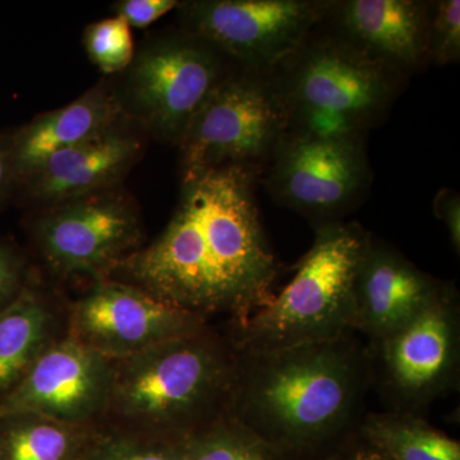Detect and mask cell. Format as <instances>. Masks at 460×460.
Instances as JSON below:
<instances>
[{
    "label": "cell",
    "instance_id": "5bb4252c",
    "mask_svg": "<svg viewBox=\"0 0 460 460\" xmlns=\"http://www.w3.org/2000/svg\"><path fill=\"white\" fill-rule=\"evenodd\" d=\"M432 2L330 0L321 23L354 50L408 77L429 63Z\"/></svg>",
    "mask_w": 460,
    "mask_h": 460
},
{
    "label": "cell",
    "instance_id": "2e32d148",
    "mask_svg": "<svg viewBox=\"0 0 460 460\" xmlns=\"http://www.w3.org/2000/svg\"><path fill=\"white\" fill-rule=\"evenodd\" d=\"M445 287L371 235L354 284L353 332L370 341L390 337L428 310Z\"/></svg>",
    "mask_w": 460,
    "mask_h": 460
},
{
    "label": "cell",
    "instance_id": "603a6c76",
    "mask_svg": "<svg viewBox=\"0 0 460 460\" xmlns=\"http://www.w3.org/2000/svg\"><path fill=\"white\" fill-rule=\"evenodd\" d=\"M84 460H181V441L160 440L100 426L98 438Z\"/></svg>",
    "mask_w": 460,
    "mask_h": 460
},
{
    "label": "cell",
    "instance_id": "ba28073f",
    "mask_svg": "<svg viewBox=\"0 0 460 460\" xmlns=\"http://www.w3.org/2000/svg\"><path fill=\"white\" fill-rule=\"evenodd\" d=\"M459 305L447 284L440 296L394 334L370 341V384L389 402V411L419 414L458 384Z\"/></svg>",
    "mask_w": 460,
    "mask_h": 460
},
{
    "label": "cell",
    "instance_id": "d6986e66",
    "mask_svg": "<svg viewBox=\"0 0 460 460\" xmlns=\"http://www.w3.org/2000/svg\"><path fill=\"white\" fill-rule=\"evenodd\" d=\"M98 423H72L33 413L0 417V460H84Z\"/></svg>",
    "mask_w": 460,
    "mask_h": 460
},
{
    "label": "cell",
    "instance_id": "6da1fadb",
    "mask_svg": "<svg viewBox=\"0 0 460 460\" xmlns=\"http://www.w3.org/2000/svg\"><path fill=\"white\" fill-rule=\"evenodd\" d=\"M260 169L223 166L181 181L180 201L159 237L109 278L208 321L233 323L268 305L279 266L269 246L255 184Z\"/></svg>",
    "mask_w": 460,
    "mask_h": 460
},
{
    "label": "cell",
    "instance_id": "44dd1931",
    "mask_svg": "<svg viewBox=\"0 0 460 460\" xmlns=\"http://www.w3.org/2000/svg\"><path fill=\"white\" fill-rule=\"evenodd\" d=\"M181 460H286L261 436L226 414L181 441Z\"/></svg>",
    "mask_w": 460,
    "mask_h": 460
},
{
    "label": "cell",
    "instance_id": "30bf717a",
    "mask_svg": "<svg viewBox=\"0 0 460 460\" xmlns=\"http://www.w3.org/2000/svg\"><path fill=\"white\" fill-rule=\"evenodd\" d=\"M330 0H190L181 29L210 44L238 69L268 72L325 16Z\"/></svg>",
    "mask_w": 460,
    "mask_h": 460
},
{
    "label": "cell",
    "instance_id": "e0dca14e",
    "mask_svg": "<svg viewBox=\"0 0 460 460\" xmlns=\"http://www.w3.org/2000/svg\"><path fill=\"white\" fill-rule=\"evenodd\" d=\"M126 120L131 119L124 111L117 86L102 81L71 104L36 115L12 129L16 186L51 154L91 140Z\"/></svg>",
    "mask_w": 460,
    "mask_h": 460
},
{
    "label": "cell",
    "instance_id": "5b68a950",
    "mask_svg": "<svg viewBox=\"0 0 460 460\" xmlns=\"http://www.w3.org/2000/svg\"><path fill=\"white\" fill-rule=\"evenodd\" d=\"M371 234L357 223L316 228L313 246L279 295L233 323L241 352L280 349L353 334L354 284Z\"/></svg>",
    "mask_w": 460,
    "mask_h": 460
},
{
    "label": "cell",
    "instance_id": "277c9868",
    "mask_svg": "<svg viewBox=\"0 0 460 460\" xmlns=\"http://www.w3.org/2000/svg\"><path fill=\"white\" fill-rule=\"evenodd\" d=\"M268 74L286 113L287 135L308 137L366 140L405 84L321 22Z\"/></svg>",
    "mask_w": 460,
    "mask_h": 460
},
{
    "label": "cell",
    "instance_id": "f1b7e54d",
    "mask_svg": "<svg viewBox=\"0 0 460 460\" xmlns=\"http://www.w3.org/2000/svg\"><path fill=\"white\" fill-rule=\"evenodd\" d=\"M317 460H387L378 450L357 434L354 441L341 444L335 452Z\"/></svg>",
    "mask_w": 460,
    "mask_h": 460
},
{
    "label": "cell",
    "instance_id": "8992f818",
    "mask_svg": "<svg viewBox=\"0 0 460 460\" xmlns=\"http://www.w3.org/2000/svg\"><path fill=\"white\" fill-rule=\"evenodd\" d=\"M237 69L210 44L180 29L142 45L115 86L127 117L141 131L180 146L215 90Z\"/></svg>",
    "mask_w": 460,
    "mask_h": 460
},
{
    "label": "cell",
    "instance_id": "7a4b0ae2",
    "mask_svg": "<svg viewBox=\"0 0 460 460\" xmlns=\"http://www.w3.org/2000/svg\"><path fill=\"white\" fill-rule=\"evenodd\" d=\"M237 352L229 414L284 459L317 452L357 429L370 367L367 348L352 335Z\"/></svg>",
    "mask_w": 460,
    "mask_h": 460
},
{
    "label": "cell",
    "instance_id": "83f0119b",
    "mask_svg": "<svg viewBox=\"0 0 460 460\" xmlns=\"http://www.w3.org/2000/svg\"><path fill=\"white\" fill-rule=\"evenodd\" d=\"M16 192L13 160H12V129L0 132V211Z\"/></svg>",
    "mask_w": 460,
    "mask_h": 460
},
{
    "label": "cell",
    "instance_id": "7402d4cb",
    "mask_svg": "<svg viewBox=\"0 0 460 460\" xmlns=\"http://www.w3.org/2000/svg\"><path fill=\"white\" fill-rule=\"evenodd\" d=\"M84 45L91 62L105 75H122L136 54L131 27L118 16L87 26Z\"/></svg>",
    "mask_w": 460,
    "mask_h": 460
},
{
    "label": "cell",
    "instance_id": "7c38bea8",
    "mask_svg": "<svg viewBox=\"0 0 460 460\" xmlns=\"http://www.w3.org/2000/svg\"><path fill=\"white\" fill-rule=\"evenodd\" d=\"M66 323V335L117 362L208 323L141 288L104 278L71 305Z\"/></svg>",
    "mask_w": 460,
    "mask_h": 460
},
{
    "label": "cell",
    "instance_id": "9a60e30c",
    "mask_svg": "<svg viewBox=\"0 0 460 460\" xmlns=\"http://www.w3.org/2000/svg\"><path fill=\"white\" fill-rule=\"evenodd\" d=\"M128 122L65 150L57 151L18 181L16 190L40 208L117 189L144 153L140 129Z\"/></svg>",
    "mask_w": 460,
    "mask_h": 460
},
{
    "label": "cell",
    "instance_id": "8fae6325",
    "mask_svg": "<svg viewBox=\"0 0 460 460\" xmlns=\"http://www.w3.org/2000/svg\"><path fill=\"white\" fill-rule=\"evenodd\" d=\"M32 235L54 274L98 280L141 247L142 226L135 202L111 189L44 208Z\"/></svg>",
    "mask_w": 460,
    "mask_h": 460
},
{
    "label": "cell",
    "instance_id": "484cf974",
    "mask_svg": "<svg viewBox=\"0 0 460 460\" xmlns=\"http://www.w3.org/2000/svg\"><path fill=\"white\" fill-rule=\"evenodd\" d=\"M177 0H120L114 3V16L123 18L127 25L145 29L177 8Z\"/></svg>",
    "mask_w": 460,
    "mask_h": 460
},
{
    "label": "cell",
    "instance_id": "cb8c5ba5",
    "mask_svg": "<svg viewBox=\"0 0 460 460\" xmlns=\"http://www.w3.org/2000/svg\"><path fill=\"white\" fill-rule=\"evenodd\" d=\"M460 59V2H432L429 27V63L456 65Z\"/></svg>",
    "mask_w": 460,
    "mask_h": 460
},
{
    "label": "cell",
    "instance_id": "ffe728a7",
    "mask_svg": "<svg viewBox=\"0 0 460 460\" xmlns=\"http://www.w3.org/2000/svg\"><path fill=\"white\" fill-rule=\"evenodd\" d=\"M357 434L387 460H460V444L419 414L386 411L363 417Z\"/></svg>",
    "mask_w": 460,
    "mask_h": 460
},
{
    "label": "cell",
    "instance_id": "ac0fdd59",
    "mask_svg": "<svg viewBox=\"0 0 460 460\" xmlns=\"http://www.w3.org/2000/svg\"><path fill=\"white\" fill-rule=\"evenodd\" d=\"M60 328L56 305L31 283L0 310V399L23 380L51 345L65 337Z\"/></svg>",
    "mask_w": 460,
    "mask_h": 460
},
{
    "label": "cell",
    "instance_id": "d4e9b609",
    "mask_svg": "<svg viewBox=\"0 0 460 460\" xmlns=\"http://www.w3.org/2000/svg\"><path fill=\"white\" fill-rule=\"evenodd\" d=\"M29 283V269L22 251L0 238V310L11 305Z\"/></svg>",
    "mask_w": 460,
    "mask_h": 460
},
{
    "label": "cell",
    "instance_id": "4316f807",
    "mask_svg": "<svg viewBox=\"0 0 460 460\" xmlns=\"http://www.w3.org/2000/svg\"><path fill=\"white\" fill-rule=\"evenodd\" d=\"M436 217L441 220L449 232L454 251H460V199L458 192L443 190L438 193L434 201Z\"/></svg>",
    "mask_w": 460,
    "mask_h": 460
},
{
    "label": "cell",
    "instance_id": "52a82bcc",
    "mask_svg": "<svg viewBox=\"0 0 460 460\" xmlns=\"http://www.w3.org/2000/svg\"><path fill=\"white\" fill-rule=\"evenodd\" d=\"M287 135L268 72L237 69L195 118L180 144L181 181L223 166L262 169Z\"/></svg>",
    "mask_w": 460,
    "mask_h": 460
},
{
    "label": "cell",
    "instance_id": "4fadbf2b",
    "mask_svg": "<svg viewBox=\"0 0 460 460\" xmlns=\"http://www.w3.org/2000/svg\"><path fill=\"white\" fill-rule=\"evenodd\" d=\"M114 371V361L65 335L0 399V417L33 413L99 425L111 398Z\"/></svg>",
    "mask_w": 460,
    "mask_h": 460
},
{
    "label": "cell",
    "instance_id": "9c48e42d",
    "mask_svg": "<svg viewBox=\"0 0 460 460\" xmlns=\"http://www.w3.org/2000/svg\"><path fill=\"white\" fill-rule=\"evenodd\" d=\"M265 187L278 205L314 228L341 223L372 186L366 140L286 135L269 160Z\"/></svg>",
    "mask_w": 460,
    "mask_h": 460
},
{
    "label": "cell",
    "instance_id": "3957f363",
    "mask_svg": "<svg viewBox=\"0 0 460 460\" xmlns=\"http://www.w3.org/2000/svg\"><path fill=\"white\" fill-rule=\"evenodd\" d=\"M238 352L208 323L115 362L113 386L99 425L183 441L229 414Z\"/></svg>",
    "mask_w": 460,
    "mask_h": 460
}]
</instances>
